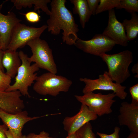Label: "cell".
I'll return each mask as SVG.
<instances>
[{"mask_svg": "<svg viewBox=\"0 0 138 138\" xmlns=\"http://www.w3.org/2000/svg\"><path fill=\"white\" fill-rule=\"evenodd\" d=\"M66 0H52L50 2L51 14L47 21L48 30L53 35L59 34L62 30L63 42L74 45L78 38V25L72 13L66 7Z\"/></svg>", "mask_w": 138, "mask_h": 138, "instance_id": "cell-1", "label": "cell"}, {"mask_svg": "<svg viewBox=\"0 0 138 138\" xmlns=\"http://www.w3.org/2000/svg\"><path fill=\"white\" fill-rule=\"evenodd\" d=\"M100 57L107 64L108 75L113 81L121 84L130 76L129 67L133 60L131 51L126 50L113 54L106 53Z\"/></svg>", "mask_w": 138, "mask_h": 138, "instance_id": "cell-2", "label": "cell"}, {"mask_svg": "<svg viewBox=\"0 0 138 138\" xmlns=\"http://www.w3.org/2000/svg\"><path fill=\"white\" fill-rule=\"evenodd\" d=\"M21 64L18 69L15 83L10 85L5 91L10 92L18 90L22 95L31 97L28 92V87L31 86L37 79L36 72L39 69L35 63L31 65L27 54L22 51L19 52Z\"/></svg>", "mask_w": 138, "mask_h": 138, "instance_id": "cell-3", "label": "cell"}, {"mask_svg": "<svg viewBox=\"0 0 138 138\" xmlns=\"http://www.w3.org/2000/svg\"><path fill=\"white\" fill-rule=\"evenodd\" d=\"M33 89L38 94L56 97L60 92L68 91L72 85V81L66 77L51 72L44 73L38 76Z\"/></svg>", "mask_w": 138, "mask_h": 138, "instance_id": "cell-4", "label": "cell"}, {"mask_svg": "<svg viewBox=\"0 0 138 138\" xmlns=\"http://www.w3.org/2000/svg\"><path fill=\"white\" fill-rule=\"evenodd\" d=\"M27 45L30 48L32 53L29 58L30 62H34L39 68L54 74L57 73L52 50L45 40L38 38L30 40Z\"/></svg>", "mask_w": 138, "mask_h": 138, "instance_id": "cell-5", "label": "cell"}, {"mask_svg": "<svg viewBox=\"0 0 138 138\" xmlns=\"http://www.w3.org/2000/svg\"><path fill=\"white\" fill-rule=\"evenodd\" d=\"M84 94L83 96L75 95L74 96L77 101L87 106L97 116L101 117L112 112L111 107L116 101L113 99L116 96L114 92L105 95L93 92Z\"/></svg>", "mask_w": 138, "mask_h": 138, "instance_id": "cell-6", "label": "cell"}, {"mask_svg": "<svg viewBox=\"0 0 138 138\" xmlns=\"http://www.w3.org/2000/svg\"><path fill=\"white\" fill-rule=\"evenodd\" d=\"M79 79L85 84L82 90L84 94L97 90H111L121 99H124L127 96V93L125 91L126 87L113 83L107 71H105L103 74L99 75V78L97 79L81 78Z\"/></svg>", "mask_w": 138, "mask_h": 138, "instance_id": "cell-7", "label": "cell"}, {"mask_svg": "<svg viewBox=\"0 0 138 138\" xmlns=\"http://www.w3.org/2000/svg\"><path fill=\"white\" fill-rule=\"evenodd\" d=\"M47 28L46 25L36 28L19 23L13 30L7 49L16 51L18 49L23 47L30 40L40 38Z\"/></svg>", "mask_w": 138, "mask_h": 138, "instance_id": "cell-8", "label": "cell"}, {"mask_svg": "<svg viewBox=\"0 0 138 138\" xmlns=\"http://www.w3.org/2000/svg\"><path fill=\"white\" fill-rule=\"evenodd\" d=\"M116 44L113 41L102 34H97L89 40L78 38L74 45L85 53L100 56L111 50Z\"/></svg>", "mask_w": 138, "mask_h": 138, "instance_id": "cell-9", "label": "cell"}, {"mask_svg": "<svg viewBox=\"0 0 138 138\" xmlns=\"http://www.w3.org/2000/svg\"><path fill=\"white\" fill-rule=\"evenodd\" d=\"M47 115L31 117L28 116L26 110L12 114L0 108V118L7 126L14 138H21L24 126L27 122Z\"/></svg>", "mask_w": 138, "mask_h": 138, "instance_id": "cell-10", "label": "cell"}, {"mask_svg": "<svg viewBox=\"0 0 138 138\" xmlns=\"http://www.w3.org/2000/svg\"><path fill=\"white\" fill-rule=\"evenodd\" d=\"M98 116L87 106L82 104L77 114L73 116H67L64 119L62 122L64 129L69 135L77 131L86 123L96 120Z\"/></svg>", "mask_w": 138, "mask_h": 138, "instance_id": "cell-11", "label": "cell"}, {"mask_svg": "<svg viewBox=\"0 0 138 138\" xmlns=\"http://www.w3.org/2000/svg\"><path fill=\"white\" fill-rule=\"evenodd\" d=\"M102 34L116 44L125 47L128 45L125 31L122 23L117 20L114 9L108 11V25Z\"/></svg>", "mask_w": 138, "mask_h": 138, "instance_id": "cell-12", "label": "cell"}, {"mask_svg": "<svg viewBox=\"0 0 138 138\" xmlns=\"http://www.w3.org/2000/svg\"><path fill=\"white\" fill-rule=\"evenodd\" d=\"M118 119L120 125L126 126L131 132L138 134V104L122 102Z\"/></svg>", "mask_w": 138, "mask_h": 138, "instance_id": "cell-13", "label": "cell"}, {"mask_svg": "<svg viewBox=\"0 0 138 138\" xmlns=\"http://www.w3.org/2000/svg\"><path fill=\"white\" fill-rule=\"evenodd\" d=\"M2 5L0 6V40L1 49H7L13 30L15 26L21 21L12 12L6 15L1 12Z\"/></svg>", "mask_w": 138, "mask_h": 138, "instance_id": "cell-14", "label": "cell"}, {"mask_svg": "<svg viewBox=\"0 0 138 138\" xmlns=\"http://www.w3.org/2000/svg\"><path fill=\"white\" fill-rule=\"evenodd\" d=\"M22 95L18 90L10 92L0 91V108L12 114L23 110L25 107Z\"/></svg>", "mask_w": 138, "mask_h": 138, "instance_id": "cell-15", "label": "cell"}, {"mask_svg": "<svg viewBox=\"0 0 138 138\" xmlns=\"http://www.w3.org/2000/svg\"><path fill=\"white\" fill-rule=\"evenodd\" d=\"M2 63L6 70V73L11 78L14 77L21 64L19 52L8 49L4 51Z\"/></svg>", "mask_w": 138, "mask_h": 138, "instance_id": "cell-16", "label": "cell"}, {"mask_svg": "<svg viewBox=\"0 0 138 138\" xmlns=\"http://www.w3.org/2000/svg\"><path fill=\"white\" fill-rule=\"evenodd\" d=\"M50 0H11V2L14 4L16 9L20 10L22 8L28 7L30 8L34 5V10L35 11L38 10L40 13L39 9L47 15H50L51 11L47 6V4L50 3Z\"/></svg>", "mask_w": 138, "mask_h": 138, "instance_id": "cell-17", "label": "cell"}, {"mask_svg": "<svg viewBox=\"0 0 138 138\" xmlns=\"http://www.w3.org/2000/svg\"><path fill=\"white\" fill-rule=\"evenodd\" d=\"M70 1L74 5L73 13L78 15L81 25L83 28H84L86 24L91 16L86 0H70Z\"/></svg>", "mask_w": 138, "mask_h": 138, "instance_id": "cell-18", "label": "cell"}, {"mask_svg": "<svg viewBox=\"0 0 138 138\" xmlns=\"http://www.w3.org/2000/svg\"><path fill=\"white\" fill-rule=\"evenodd\" d=\"M131 14L130 19H124L122 24L126 33L128 41L133 40L138 34V15L136 13Z\"/></svg>", "mask_w": 138, "mask_h": 138, "instance_id": "cell-19", "label": "cell"}, {"mask_svg": "<svg viewBox=\"0 0 138 138\" xmlns=\"http://www.w3.org/2000/svg\"><path fill=\"white\" fill-rule=\"evenodd\" d=\"M116 9H124L128 12L132 14L138 12L137 0H120Z\"/></svg>", "mask_w": 138, "mask_h": 138, "instance_id": "cell-20", "label": "cell"}, {"mask_svg": "<svg viewBox=\"0 0 138 138\" xmlns=\"http://www.w3.org/2000/svg\"><path fill=\"white\" fill-rule=\"evenodd\" d=\"M120 1V0H100L99 4L96 11V15L116 8L119 5Z\"/></svg>", "mask_w": 138, "mask_h": 138, "instance_id": "cell-21", "label": "cell"}, {"mask_svg": "<svg viewBox=\"0 0 138 138\" xmlns=\"http://www.w3.org/2000/svg\"><path fill=\"white\" fill-rule=\"evenodd\" d=\"M77 131L79 138H96L93 131L91 125L89 122L79 128Z\"/></svg>", "mask_w": 138, "mask_h": 138, "instance_id": "cell-22", "label": "cell"}, {"mask_svg": "<svg viewBox=\"0 0 138 138\" xmlns=\"http://www.w3.org/2000/svg\"><path fill=\"white\" fill-rule=\"evenodd\" d=\"M12 78L0 68V91H5L10 85Z\"/></svg>", "mask_w": 138, "mask_h": 138, "instance_id": "cell-23", "label": "cell"}, {"mask_svg": "<svg viewBox=\"0 0 138 138\" xmlns=\"http://www.w3.org/2000/svg\"><path fill=\"white\" fill-rule=\"evenodd\" d=\"M25 15L26 20L29 22L35 23L39 22L40 20V16L35 12H29Z\"/></svg>", "mask_w": 138, "mask_h": 138, "instance_id": "cell-24", "label": "cell"}, {"mask_svg": "<svg viewBox=\"0 0 138 138\" xmlns=\"http://www.w3.org/2000/svg\"><path fill=\"white\" fill-rule=\"evenodd\" d=\"M120 130L119 127L116 126L114 127V132L111 134L108 135L97 132V134L101 138H120L119 132Z\"/></svg>", "mask_w": 138, "mask_h": 138, "instance_id": "cell-25", "label": "cell"}, {"mask_svg": "<svg viewBox=\"0 0 138 138\" xmlns=\"http://www.w3.org/2000/svg\"><path fill=\"white\" fill-rule=\"evenodd\" d=\"M88 7L91 15H95L100 0H86Z\"/></svg>", "mask_w": 138, "mask_h": 138, "instance_id": "cell-26", "label": "cell"}, {"mask_svg": "<svg viewBox=\"0 0 138 138\" xmlns=\"http://www.w3.org/2000/svg\"><path fill=\"white\" fill-rule=\"evenodd\" d=\"M129 91L132 98L131 102L138 104V84L131 87Z\"/></svg>", "mask_w": 138, "mask_h": 138, "instance_id": "cell-27", "label": "cell"}, {"mask_svg": "<svg viewBox=\"0 0 138 138\" xmlns=\"http://www.w3.org/2000/svg\"><path fill=\"white\" fill-rule=\"evenodd\" d=\"M49 134L47 132L42 131L38 134L31 133L26 136V138H44Z\"/></svg>", "mask_w": 138, "mask_h": 138, "instance_id": "cell-28", "label": "cell"}, {"mask_svg": "<svg viewBox=\"0 0 138 138\" xmlns=\"http://www.w3.org/2000/svg\"><path fill=\"white\" fill-rule=\"evenodd\" d=\"M8 128L4 124H0V138H7L5 131L8 130Z\"/></svg>", "mask_w": 138, "mask_h": 138, "instance_id": "cell-29", "label": "cell"}, {"mask_svg": "<svg viewBox=\"0 0 138 138\" xmlns=\"http://www.w3.org/2000/svg\"><path fill=\"white\" fill-rule=\"evenodd\" d=\"M131 71L133 74L136 73V75L134 76L135 77H138V63L135 64L132 67Z\"/></svg>", "mask_w": 138, "mask_h": 138, "instance_id": "cell-30", "label": "cell"}, {"mask_svg": "<svg viewBox=\"0 0 138 138\" xmlns=\"http://www.w3.org/2000/svg\"><path fill=\"white\" fill-rule=\"evenodd\" d=\"M4 52V51L0 48V68L4 72V68L3 66L2 63Z\"/></svg>", "mask_w": 138, "mask_h": 138, "instance_id": "cell-31", "label": "cell"}, {"mask_svg": "<svg viewBox=\"0 0 138 138\" xmlns=\"http://www.w3.org/2000/svg\"><path fill=\"white\" fill-rule=\"evenodd\" d=\"M66 138H79L78 135L77 130L74 133L68 135Z\"/></svg>", "mask_w": 138, "mask_h": 138, "instance_id": "cell-32", "label": "cell"}, {"mask_svg": "<svg viewBox=\"0 0 138 138\" xmlns=\"http://www.w3.org/2000/svg\"><path fill=\"white\" fill-rule=\"evenodd\" d=\"M126 138H138V134L131 132L129 136Z\"/></svg>", "mask_w": 138, "mask_h": 138, "instance_id": "cell-33", "label": "cell"}, {"mask_svg": "<svg viewBox=\"0 0 138 138\" xmlns=\"http://www.w3.org/2000/svg\"><path fill=\"white\" fill-rule=\"evenodd\" d=\"M5 133L7 138H14L13 135L9 130H7L6 131Z\"/></svg>", "mask_w": 138, "mask_h": 138, "instance_id": "cell-34", "label": "cell"}, {"mask_svg": "<svg viewBox=\"0 0 138 138\" xmlns=\"http://www.w3.org/2000/svg\"><path fill=\"white\" fill-rule=\"evenodd\" d=\"M44 138H55L52 137H49V134H48Z\"/></svg>", "mask_w": 138, "mask_h": 138, "instance_id": "cell-35", "label": "cell"}, {"mask_svg": "<svg viewBox=\"0 0 138 138\" xmlns=\"http://www.w3.org/2000/svg\"><path fill=\"white\" fill-rule=\"evenodd\" d=\"M26 135H23L21 136V138H26Z\"/></svg>", "mask_w": 138, "mask_h": 138, "instance_id": "cell-36", "label": "cell"}, {"mask_svg": "<svg viewBox=\"0 0 138 138\" xmlns=\"http://www.w3.org/2000/svg\"><path fill=\"white\" fill-rule=\"evenodd\" d=\"M0 48L1 49V43L0 40Z\"/></svg>", "mask_w": 138, "mask_h": 138, "instance_id": "cell-37", "label": "cell"}]
</instances>
